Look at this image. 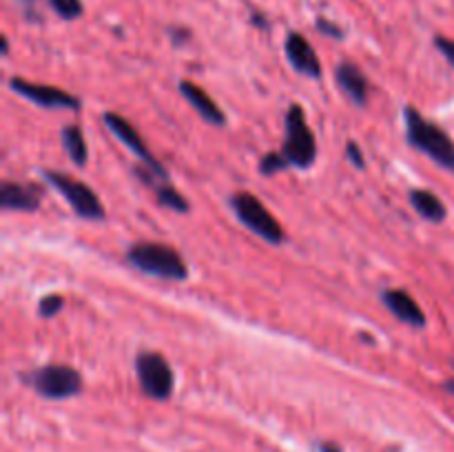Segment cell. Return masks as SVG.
Here are the masks:
<instances>
[{
	"label": "cell",
	"mask_w": 454,
	"mask_h": 452,
	"mask_svg": "<svg viewBox=\"0 0 454 452\" xmlns=\"http://www.w3.org/2000/svg\"><path fill=\"white\" fill-rule=\"evenodd\" d=\"M403 118H406V140L411 142L415 149L428 155L433 162L446 171L454 173V140L443 131L439 124L421 115L415 106H406L403 109Z\"/></svg>",
	"instance_id": "cell-1"
},
{
	"label": "cell",
	"mask_w": 454,
	"mask_h": 452,
	"mask_svg": "<svg viewBox=\"0 0 454 452\" xmlns=\"http://www.w3.org/2000/svg\"><path fill=\"white\" fill-rule=\"evenodd\" d=\"M127 261L133 269L142 270L146 275H153L160 279H171L182 282L189 277V269L184 264V257L176 248L160 242H136L127 251Z\"/></svg>",
	"instance_id": "cell-2"
},
{
	"label": "cell",
	"mask_w": 454,
	"mask_h": 452,
	"mask_svg": "<svg viewBox=\"0 0 454 452\" xmlns=\"http://www.w3.org/2000/svg\"><path fill=\"white\" fill-rule=\"evenodd\" d=\"M286 137H284L282 153L291 167L309 168L317 160V142L306 122V113L300 105H291L286 111Z\"/></svg>",
	"instance_id": "cell-3"
},
{
	"label": "cell",
	"mask_w": 454,
	"mask_h": 452,
	"mask_svg": "<svg viewBox=\"0 0 454 452\" xmlns=\"http://www.w3.org/2000/svg\"><path fill=\"white\" fill-rule=\"evenodd\" d=\"M231 208H233L238 220L242 222L248 230L260 235L266 242L282 244L284 239H286L282 224L275 220L273 213H270L253 193H247V191L235 193L233 198H231Z\"/></svg>",
	"instance_id": "cell-4"
},
{
	"label": "cell",
	"mask_w": 454,
	"mask_h": 452,
	"mask_svg": "<svg viewBox=\"0 0 454 452\" xmlns=\"http://www.w3.org/2000/svg\"><path fill=\"white\" fill-rule=\"evenodd\" d=\"M25 381L47 399H67L82 390V375L74 366H65V363H47V366L35 368L27 372Z\"/></svg>",
	"instance_id": "cell-5"
},
{
	"label": "cell",
	"mask_w": 454,
	"mask_h": 452,
	"mask_svg": "<svg viewBox=\"0 0 454 452\" xmlns=\"http://www.w3.org/2000/svg\"><path fill=\"white\" fill-rule=\"evenodd\" d=\"M43 175L69 202L75 215L84 217V220H105V207H102L100 198L93 193L91 186H87L84 182L75 180V177L67 175L62 171H49L47 168V171H43Z\"/></svg>",
	"instance_id": "cell-6"
},
{
	"label": "cell",
	"mask_w": 454,
	"mask_h": 452,
	"mask_svg": "<svg viewBox=\"0 0 454 452\" xmlns=\"http://www.w3.org/2000/svg\"><path fill=\"white\" fill-rule=\"evenodd\" d=\"M136 372L142 393L146 397L158 399V401L171 397L176 377H173V370L164 355L153 353V350H140L136 357Z\"/></svg>",
	"instance_id": "cell-7"
},
{
	"label": "cell",
	"mask_w": 454,
	"mask_h": 452,
	"mask_svg": "<svg viewBox=\"0 0 454 452\" xmlns=\"http://www.w3.org/2000/svg\"><path fill=\"white\" fill-rule=\"evenodd\" d=\"M102 122H105L106 129H111V133H114V136L118 137V140L122 142L129 151H133V153L142 160V164H145L149 171H153L155 177L168 182V173H167V168H164V164L158 162V160L153 158V153L149 151L146 142L142 140V136L137 133V129L133 127L127 118H122V115H118V113H105L102 115Z\"/></svg>",
	"instance_id": "cell-8"
},
{
	"label": "cell",
	"mask_w": 454,
	"mask_h": 452,
	"mask_svg": "<svg viewBox=\"0 0 454 452\" xmlns=\"http://www.w3.org/2000/svg\"><path fill=\"white\" fill-rule=\"evenodd\" d=\"M9 89L16 91L18 96L27 97L29 102H34V105L44 106V109H80V97L71 96L65 89L29 82L25 78H12L9 80Z\"/></svg>",
	"instance_id": "cell-9"
},
{
	"label": "cell",
	"mask_w": 454,
	"mask_h": 452,
	"mask_svg": "<svg viewBox=\"0 0 454 452\" xmlns=\"http://www.w3.org/2000/svg\"><path fill=\"white\" fill-rule=\"evenodd\" d=\"M286 58L293 65V69L301 75H309V78H322V62H319L317 53H315L313 44L304 38L301 34H288L286 44Z\"/></svg>",
	"instance_id": "cell-10"
},
{
	"label": "cell",
	"mask_w": 454,
	"mask_h": 452,
	"mask_svg": "<svg viewBox=\"0 0 454 452\" xmlns=\"http://www.w3.org/2000/svg\"><path fill=\"white\" fill-rule=\"evenodd\" d=\"M381 301H384L386 308L399 319V322L408 323L412 328H424L428 323L424 310L417 304L415 297L408 291H402V288H388V291L381 292Z\"/></svg>",
	"instance_id": "cell-11"
},
{
	"label": "cell",
	"mask_w": 454,
	"mask_h": 452,
	"mask_svg": "<svg viewBox=\"0 0 454 452\" xmlns=\"http://www.w3.org/2000/svg\"><path fill=\"white\" fill-rule=\"evenodd\" d=\"M43 202V191L31 184H18V182H3L0 184V207L4 211H25L34 213Z\"/></svg>",
	"instance_id": "cell-12"
},
{
	"label": "cell",
	"mask_w": 454,
	"mask_h": 452,
	"mask_svg": "<svg viewBox=\"0 0 454 452\" xmlns=\"http://www.w3.org/2000/svg\"><path fill=\"white\" fill-rule=\"evenodd\" d=\"M335 80L353 105L364 106L368 102V78L355 62H341L335 69Z\"/></svg>",
	"instance_id": "cell-13"
},
{
	"label": "cell",
	"mask_w": 454,
	"mask_h": 452,
	"mask_svg": "<svg viewBox=\"0 0 454 452\" xmlns=\"http://www.w3.org/2000/svg\"><path fill=\"white\" fill-rule=\"evenodd\" d=\"M180 93L186 97V100L191 102V106H193V109L198 111V113L202 115V118L207 120L208 124H215V127H224V122H226L224 111L217 106V102L213 100V97L208 96V93L204 91L200 84L191 82V80H182Z\"/></svg>",
	"instance_id": "cell-14"
},
{
	"label": "cell",
	"mask_w": 454,
	"mask_h": 452,
	"mask_svg": "<svg viewBox=\"0 0 454 452\" xmlns=\"http://www.w3.org/2000/svg\"><path fill=\"white\" fill-rule=\"evenodd\" d=\"M136 173H137V177L145 182V184H149L151 189L155 191V195H158V202L162 204V207L171 208V211H176V213H189V199H186L180 191L173 189L167 180H160V177H155L153 171H149L146 167H136Z\"/></svg>",
	"instance_id": "cell-15"
},
{
	"label": "cell",
	"mask_w": 454,
	"mask_h": 452,
	"mask_svg": "<svg viewBox=\"0 0 454 452\" xmlns=\"http://www.w3.org/2000/svg\"><path fill=\"white\" fill-rule=\"evenodd\" d=\"M408 198H411L412 208H415V211L419 213V215L424 217V220L434 222V224H439V222L446 220V215H448L446 204H443L442 199H439L437 195L433 193V191H428V189H412Z\"/></svg>",
	"instance_id": "cell-16"
},
{
	"label": "cell",
	"mask_w": 454,
	"mask_h": 452,
	"mask_svg": "<svg viewBox=\"0 0 454 452\" xmlns=\"http://www.w3.org/2000/svg\"><path fill=\"white\" fill-rule=\"evenodd\" d=\"M62 146H65L67 155H69V160L75 164V167H84V164H87L89 149L80 127L69 124V127L62 129Z\"/></svg>",
	"instance_id": "cell-17"
},
{
	"label": "cell",
	"mask_w": 454,
	"mask_h": 452,
	"mask_svg": "<svg viewBox=\"0 0 454 452\" xmlns=\"http://www.w3.org/2000/svg\"><path fill=\"white\" fill-rule=\"evenodd\" d=\"M47 3L62 20H75L82 16V0H47Z\"/></svg>",
	"instance_id": "cell-18"
},
{
	"label": "cell",
	"mask_w": 454,
	"mask_h": 452,
	"mask_svg": "<svg viewBox=\"0 0 454 452\" xmlns=\"http://www.w3.org/2000/svg\"><path fill=\"white\" fill-rule=\"evenodd\" d=\"M291 164H288V160L284 158L282 151H273V153H266L264 158L260 160V173L262 175H275V173L284 171V168H288Z\"/></svg>",
	"instance_id": "cell-19"
},
{
	"label": "cell",
	"mask_w": 454,
	"mask_h": 452,
	"mask_svg": "<svg viewBox=\"0 0 454 452\" xmlns=\"http://www.w3.org/2000/svg\"><path fill=\"white\" fill-rule=\"evenodd\" d=\"M62 306H65V300H62V295H44L43 300H40V304H38L40 317H44V319L56 317V315L62 310Z\"/></svg>",
	"instance_id": "cell-20"
},
{
	"label": "cell",
	"mask_w": 454,
	"mask_h": 452,
	"mask_svg": "<svg viewBox=\"0 0 454 452\" xmlns=\"http://www.w3.org/2000/svg\"><path fill=\"white\" fill-rule=\"evenodd\" d=\"M346 155H348V160H350V162H353L357 168L366 167V160H364V153H362V149H359L357 142L350 140L348 144H346Z\"/></svg>",
	"instance_id": "cell-21"
},
{
	"label": "cell",
	"mask_w": 454,
	"mask_h": 452,
	"mask_svg": "<svg viewBox=\"0 0 454 452\" xmlns=\"http://www.w3.org/2000/svg\"><path fill=\"white\" fill-rule=\"evenodd\" d=\"M434 47H437L439 51L446 56V60L454 66V40L443 38V35H437V38H434Z\"/></svg>",
	"instance_id": "cell-22"
},
{
	"label": "cell",
	"mask_w": 454,
	"mask_h": 452,
	"mask_svg": "<svg viewBox=\"0 0 454 452\" xmlns=\"http://www.w3.org/2000/svg\"><path fill=\"white\" fill-rule=\"evenodd\" d=\"M317 29L322 31V34L331 35V38H344V31H341L337 25H333V22L324 20V18H319L317 20Z\"/></svg>",
	"instance_id": "cell-23"
},
{
	"label": "cell",
	"mask_w": 454,
	"mask_h": 452,
	"mask_svg": "<svg viewBox=\"0 0 454 452\" xmlns=\"http://www.w3.org/2000/svg\"><path fill=\"white\" fill-rule=\"evenodd\" d=\"M319 452H341L335 443H319Z\"/></svg>",
	"instance_id": "cell-24"
},
{
	"label": "cell",
	"mask_w": 454,
	"mask_h": 452,
	"mask_svg": "<svg viewBox=\"0 0 454 452\" xmlns=\"http://www.w3.org/2000/svg\"><path fill=\"white\" fill-rule=\"evenodd\" d=\"M253 22H255L257 27H262V29H266V27H269V22H266L260 13H253Z\"/></svg>",
	"instance_id": "cell-25"
},
{
	"label": "cell",
	"mask_w": 454,
	"mask_h": 452,
	"mask_svg": "<svg viewBox=\"0 0 454 452\" xmlns=\"http://www.w3.org/2000/svg\"><path fill=\"white\" fill-rule=\"evenodd\" d=\"M443 388H446L450 394H454V379H448L446 384H443Z\"/></svg>",
	"instance_id": "cell-26"
}]
</instances>
